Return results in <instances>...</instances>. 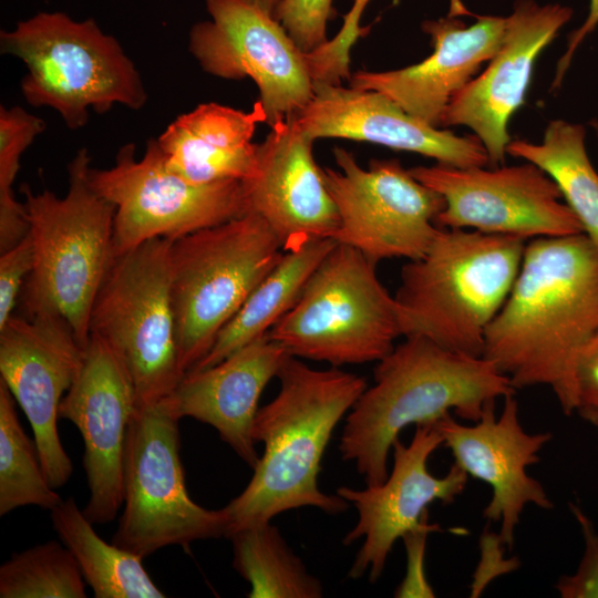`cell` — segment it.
Segmentation results:
<instances>
[{"instance_id": "cell-14", "label": "cell", "mask_w": 598, "mask_h": 598, "mask_svg": "<svg viewBox=\"0 0 598 598\" xmlns=\"http://www.w3.org/2000/svg\"><path fill=\"white\" fill-rule=\"evenodd\" d=\"M487 167L460 168L436 163L409 171L444 198L445 207L435 219L441 228L525 240L582 233L558 186L542 168L529 162Z\"/></svg>"}, {"instance_id": "cell-7", "label": "cell", "mask_w": 598, "mask_h": 598, "mask_svg": "<svg viewBox=\"0 0 598 598\" xmlns=\"http://www.w3.org/2000/svg\"><path fill=\"white\" fill-rule=\"evenodd\" d=\"M268 336L292 357L341 367L380 361L402 329L377 264L337 243Z\"/></svg>"}, {"instance_id": "cell-21", "label": "cell", "mask_w": 598, "mask_h": 598, "mask_svg": "<svg viewBox=\"0 0 598 598\" xmlns=\"http://www.w3.org/2000/svg\"><path fill=\"white\" fill-rule=\"evenodd\" d=\"M257 144V171L243 182L248 209L258 214L283 250L332 238L339 214L312 155L313 140L292 115L276 122Z\"/></svg>"}, {"instance_id": "cell-40", "label": "cell", "mask_w": 598, "mask_h": 598, "mask_svg": "<svg viewBox=\"0 0 598 598\" xmlns=\"http://www.w3.org/2000/svg\"><path fill=\"white\" fill-rule=\"evenodd\" d=\"M243 1L275 18L276 11L282 0H243Z\"/></svg>"}, {"instance_id": "cell-24", "label": "cell", "mask_w": 598, "mask_h": 598, "mask_svg": "<svg viewBox=\"0 0 598 598\" xmlns=\"http://www.w3.org/2000/svg\"><path fill=\"white\" fill-rule=\"evenodd\" d=\"M260 123L266 113L258 101L249 112L210 102L178 116L156 140L166 165L193 184L245 182L257 171L251 140Z\"/></svg>"}, {"instance_id": "cell-13", "label": "cell", "mask_w": 598, "mask_h": 598, "mask_svg": "<svg viewBox=\"0 0 598 598\" xmlns=\"http://www.w3.org/2000/svg\"><path fill=\"white\" fill-rule=\"evenodd\" d=\"M210 20L195 23L188 49L208 74L250 78L272 126L303 109L313 95L306 53L270 14L243 0H205Z\"/></svg>"}, {"instance_id": "cell-11", "label": "cell", "mask_w": 598, "mask_h": 598, "mask_svg": "<svg viewBox=\"0 0 598 598\" xmlns=\"http://www.w3.org/2000/svg\"><path fill=\"white\" fill-rule=\"evenodd\" d=\"M87 177L115 206L114 257L154 238L176 240L249 213L241 181L193 184L166 165L155 138L140 159L134 144H125L111 168L90 167Z\"/></svg>"}, {"instance_id": "cell-34", "label": "cell", "mask_w": 598, "mask_h": 598, "mask_svg": "<svg viewBox=\"0 0 598 598\" xmlns=\"http://www.w3.org/2000/svg\"><path fill=\"white\" fill-rule=\"evenodd\" d=\"M34 264L33 244L28 234L19 244L0 252V328L13 310Z\"/></svg>"}, {"instance_id": "cell-23", "label": "cell", "mask_w": 598, "mask_h": 598, "mask_svg": "<svg viewBox=\"0 0 598 598\" xmlns=\"http://www.w3.org/2000/svg\"><path fill=\"white\" fill-rule=\"evenodd\" d=\"M287 355L266 333L212 367L186 372L168 395L172 411L179 420L188 416L213 426L254 468L259 461L252 437L258 402Z\"/></svg>"}, {"instance_id": "cell-35", "label": "cell", "mask_w": 598, "mask_h": 598, "mask_svg": "<svg viewBox=\"0 0 598 598\" xmlns=\"http://www.w3.org/2000/svg\"><path fill=\"white\" fill-rule=\"evenodd\" d=\"M370 0H353L351 10L344 16V22L337 35L328 40L320 49V58L326 65L333 70H346L350 66V51L354 42L365 29L359 21Z\"/></svg>"}, {"instance_id": "cell-25", "label": "cell", "mask_w": 598, "mask_h": 598, "mask_svg": "<svg viewBox=\"0 0 598 598\" xmlns=\"http://www.w3.org/2000/svg\"><path fill=\"white\" fill-rule=\"evenodd\" d=\"M336 244L332 238H321L283 250L277 264L219 331L210 350L190 370L212 367L268 333L293 307L309 277Z\"/></svg>"}, {"instance_id": "cell-37", "label": "cell", "mask_w": 598, "mask_h": 598, "mask_svg": "<svg viewBox=\"0 0 598 598\" xmlns=\"http://www.w3.org/2000/svg\"><path fill=\"white\" fill-rule=\"evenodd\" d=\"M577 384L579 405L598 399V329L586 344L579 358Z\"/></svg>"}, {"instance_id": "cell-18", "label": "cell", "mask_w": 598, "mask_h": 598, "mask_svg": "<svg viewBox=\"0 0 598 598\" xmlns=\"http://www.w3.org/2000/svg\"><path fill=\"white\" fill-rule=\"evenodd\" d=\"M571 16L573 10L559 3L517 0L488 65L445 109L440 127H470L487 153L488 167L505 161L512 141L507 124L524 103L535 60Z\"/></svg>"}, {"instance_id": "cell-10", "label": "cell", "mask_w": 598, "mask_h": 598, "mask_svg": "<svg viewBox=\"0 0 598 598\" xmlns=\"http://www.w3.org/2000/svg\"><path fill=\"white\" fill-rule=\"evenodd\" d=\"M179 419L168 396L136 406L123 455V512L112 543L142 558L156 550L226 537L223 508L195 503L185 485Z\"/></svg>"}, {"instance_id": "cell-20", "label": "cell", "mask_w": 598, "mask_h": 598, "mask_svg": "<svg viewBox=\"0 0 598 598\" xmlns=\"http://www.w3.org/2000/svg\"><path fill=\"white\" fill-rule=\"evenodd\" d=\"M313 141L347 138L433 158L437 164L467 168L488 166L487 153L475 136H458L405 112L382 93L313 82L309 103L292 114Z\"/></svg>"}, {"instance_id": "cell-2", "label": "cell", "mask_w": 598, "mask_h": 598, "mask_svg": "<svg viewBox=\"0 0 598 598\" xmlns=\"http://www.w3.org/2000/svg\"><path fill=\"white\" fill-rule=\"evenodd\" d=\"M276 378L279 391L252 426L262 456L245 489L223 507L226 538L289 509L311 506L334 515L348 508L344 498L319 488L318 475L331 435L367 389L365 379L339 367L313 369L290 354Z\"/></svg>"}, {"instance_id": "cell-22", "label": "cell", "mask_w": 598, "mask_h": 598, "mask_svg": "<svg viewBox=\"0 0 598 598\" xmlns=\"http://www.w3.org/2000/svg\"><path fill=\"white\" fill-rule=\"evenodd\" d=\"M506 18L478 16L471 25L454 17L422 22L433 52L420 63L384 72L357 71L350 86L384 94L409 114L440 127L450 101L501 47Z\"/></svg>"}, {"instance_id": "cell-8", "label": "cell", "mask_w": 598, "mask_h": 598, "mask_svg": "<svg viewBox=\"0 0 598 598\" xmlns=\"http://www.w3.org/2000/svg\"><path fill=\"white\" fill-rule=\"evenodd\" d=\"M282 254L269 225L252 212L173 241L172 298L185 373Z\"/></svg>"}, {"instance_id": "cell-27", "label": "cell", "mask_w": 598, "mask_h": 598, "mask_svg": "<svg viewBox=\"0 0 598 598\" xmlns=\"http://www.w3.org/2000/svg\"><path fill=\"white\" fill-rule=\"evenodd\" d=\"M585 140L582 125L554 120L542 143L514 140L506 152L535 164L556 183L582 233L598 249V173L588 157Z\"/></svg>"}, {"instance_id": "cell-29", "label": "cell", "mask_w": 598, "mask_h": 598, "mask_svg": "<svg viewBox=\"0 0 598 598\" xmlns=\"http://www.w3.org/2000/svg\"><path fill=\"white\" fill-rule=\"evenodd\" d=\"M62 501L44 473L35 441L20 424L16 399L0 380V515L29 505L51 511Z\"/></svg>"}, {"instance_id": "cell-9", "label": "cell", "mask_w": 598, "mask_h": 598, "mask_svg": "<svg viewBox=\"0 0 598 598\" xmlns=\"http://www.w3.org/2000/svg\"><path fill=\"white\" fill-rule=\"evenodd\" d=\"M173 241L154 238L114 257L90 315V334L124 361L137 406L171 395L185 375L172 298Z\"/></svg>"}, {"instance_id": "cell-1", "label": "cell", "mask_w": 598, "mask_h": 598, "mask_svg": "<svg viewBox=\"0 0 598 598\" xmlns=\"http://www.w3.org/2000/svg\"><path fill=\"white\" fill-rule=\"evenodd\" d=\"M597 329L598 249L584 233L534 238L482 357L516 390L548 386L570 415L579 405V358Z\"/></svg>"}, {"instance_id": "cell-32", "label": "cell", "mask_w": 598, "mask_h": 598, "mask_svg": "<svg viewBox=\"0 0 598 598\" xmlns=\"http://www.w3.org/2000/svg\"><path fill=\"white\" fill-rule=\"evenodd\" d=\"M333 0H282L275 19L305 53H311L329 39L327 27L336 16Z\"/></svg>"}, {"instance_id": "cell-31", "label": "cell", "mask_w": 598, "mask_h": 598, "mask_svg": "<svg viewBox=\"0 0 598 598\" xmlns=\"http://www.w3.org/2000/svg\"><path fill=\"white\" fill-rule=\"evenodd\" d=\"M44 130L42 118L21 107H0V252L12 248L29 234L24 203L17 200L12 185L23 152Z\"/></svg>"}, {"instance_id": "cell-19", "label": "cell", "mask_w": 598, "mask_h": 598, "mask_svg": "<svg viewBox=\"0 0 598 598\" xmlns=\"http://www.w3.org/2000/svg\"><path fill=\"white\" fill-rule=\"evenodd\" d=\"M495 403L488 404L472 425L458 423L451 413L434 424L443 437V445L452 453L454 464L491 487L492 497L483 516L501 524L499 542L512 548L520 515L528 504L553 508L544 486L526 472L528 466L539 462L538 454L553 434L524 430L515 394L504 399L498 416Z\"/></svg>"}, {"instance_id": "cell-16", "label": "cell", "mask_w": 598, "mask_h": 598, "mask_svg": "<svg viewBox=\"0 0 598 598\" xmlns=\"http://www.w3.org/2000/svg\"><path fill=\"white\" fill-rule=\"evenodd\" d=\"M84 348L68 321L53 312L12 315L0 328V380L23 410L40 462L54 487L73 472L58 431L59 405L78 377Z\"/></svg>"}, {"instance_id": "cell-5", "label": "cell", "mask_w": 598, "mask_h": 598, "mask_svg": "<svg viewBox=\"0 0 598 598\" xmlns=\"http://www.w3.org/2000/svg\"><path fill=\"white\" fill-rule=\"evenodd\" d=\"M90 161L86 148L78 151L68 165L69 190L63 197L22 188L34 254L22 290L23 311L63 317L84 349L91 310L114 259L115 206L90 185Z\"/></svg>"}, {"instance_id": "cell-33", "label": "cell", "mask_w": 598, "mask_h": 598, "mask_svg": "<svg viewBox=\"0 0 598 598\" xmlns=\"http://www.w3.org/2000/svg\"><path fill=\"white\" fill-rule=\"evenodd\" d=\"M584 538V554L576 571L561 576L555 585L563 598H598V532L590 518L570 504Z\"/></svg>"}, {"instance_id": "cell-6", "label": "cell", "mask_w": 598, "mask_h": 598, "mask_svg": "<svg viewBox=\"0 0 598 598\" xmlns=\"http://www.w3.org/2000/svg\"><path fill=\"white\" fill-rule=\"evenodd\" d=\"M0 49L25 64L20 87L27 102L53 109L70 130L83 127L92 110L102 114L121 104L137 111L147 102L135 64L94 19L39 12L2 30Z\"/></svg>"}, {"instance_id": "cell-28", "label": "cell", "mask_w": 598, "mask_h": 598, "mask_svg": "<svg viewBox=\"0 0 598 598\" xmlns=\"http://www.w3.org/2000/svg\"><path fill=\"white\" fill-rule=\"evenodd\" d=\"M228 539L233 567L250 584V598H320L321 581L310 574L271 523L239 529Z\"/></svg>"}, {"instance_id": "cell-36", "label": "cell", "mask_w": 598, "mask_h": 598, "mask_svg": "<svg viewBox=\"0 0 598 598\" xmlns=\"http://www.w3.org/2000/svg\"><path fill=\"white\" fill-rule=\"evenodd\" d=\"M441 528H423L403 537L408 549V573L403 582L395 591L396 597H434L423 574V556L425 538L429 533Z\"/></svg>"}, {"instance_id": "cell-17", "label": "cell", "mask_w": 598, "mask_h": 598, "mask_svg": "<svg viewBox=\"0 0 598 598\" xmlns=\"http://www.w3.org/2000/svg\"><path fill=\"white\" fill-rule=\"evenodd\" d=\"M137 406L132 377L102 338L90 334L83 363L59 405V419L80 431L90 497L83 509L93 524L112 522L123 505L126 431Z\"/></svg>"}, {"instance_id": "cell-38", "label": "cell", "mask_w": 598, "mask_h": 598, "mask_svg": "<svg viewBox=\"0 0 598 598\" xmlns=\"http://www.w3.org/2000/svg\"><path fill=\"white\" fill-rule=\"evenodd\" d=\"M597 25H598V0H590L589 12L586 20L578 29L571 32L568 43H567L566 51L557 63L556 73H555V78L551 85L553 89H557L560 85L576 50L585 40V38L588 34H590L592 31H595Z\"/></svg>"}, {"instance_id": "cell-3", "label": "cell", "mask_w": 598, "mask_h": 598, "mask_svg": "<svg viewBox=\"0 0 598 598\" xmlns=\"http://www.w3.org/2000/svg\"><path fill=\"white\" fill-rule=\"evenodd\" d=\"M377 362L374 383L348 412L339 451L367 485L389 474L388 461L401 431L434 423L452 410L471 422L488 404L516 393L509 378L484 357L446 349L421 336L404 337Z\"/></svg>"}, {"instance_id": "cell-15", "label": "cell", "mask_w": 598, "mask_h": 598, "mask_svg": "<svg viewBox=\"0 0 598 598\" xmlns=\"http://www.w3.org/2000/svg\"><path fill=\"white\" fill-rule=\"evenodd\" d=\"M441 445L443 437L434 423L419 424L409 444L399 439L393 443V465L383 483L362 489H337L358 512L357 524L342 543L351 545L363 538L350 578L368 574L371 582L377 581L399 538L423 528H440L427 522L429 505L436 501L453 503L468 481V475L454 463L444 476L430 473L429 458Z\"/></svg>"}, {"instance_id": "cell-12", "label": "cell", "mask_w": 598, "mask_h": 598, "mask_svg": "<svg viewBox=\"0 0 598 598\" xmlns=\"http://www.w3.org/2000/svg\"><path fill=\"white\" fill-rule=\"evenodd\" d=\"M339 169L322 168L339 214L332 239L351 246L377 265L414 260L429 249L445 207L441 194L419 182L398 159H373L361 167L352 153L333 148Z\"/></svg>"}, {"instance_id": "cell-30", "label": "cell", "mask_w": 598, "mask_h": 598, "mask_svg": "<svg viewBox=\"0 0 598 598\" xmlns=\"http://www.w3.org/2000/svg\"><path fill=\"white\" fill-rule=\"evenodd\" d=\"M85 580L64 544L49 540L0 566L1 598H85Z\"/></svg>"}, {"instance_id": "cell-39", "label": "cell", "mask_w": 598, "mask_h": 598, "mask_svg": "<svg viewBox=\"0 0 598 598\" xmlns=\"http://www.w3.org/2000/svg\"><path fill=\"white\" fill-rule=\"evenodd\" d=\"M579 415L598 430V399L581 403L577 411Z\"/></svg>"}, {"instance_id": "cell-26", "label": "cell", "mask_w": 598, "mask_h": 598, "mask_svg": "<svg viewBox=\"0 0 598 598\" xmlns=\"http://www.w3.org/2000/svg\"><path fill=\"white\" fill-rule=\"evenodd\" d=\"M51 512L52 525L75 558L96 598H163L142 557L102 539L75 499H63Z\"/></svg>"}, {"instance_id": "cell-4", "label": "cell", "mask_w": 598, "mask_h": 598, "mask_svg": "<svg viewBox=\"0 0 598 598\" xmlns=\"http://www.w3.org/2000/svg\"><path fill=\"white\" fill-rule=\"evenodd\" d=\"M526 240L441 228L425 254L408 260L394 295L402 336H421L482 357L485 333L518 275Z\"/></svg>"}]
</instances>
